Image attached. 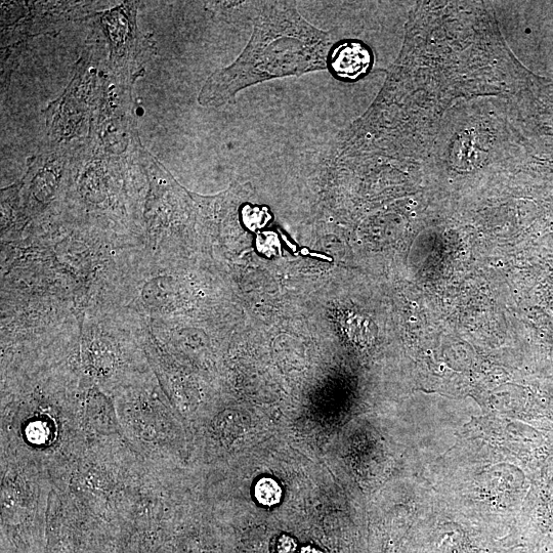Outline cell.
<instances>
[{
    "label": "cell",
    "instance_id": "6da1fadb",
    "mask_svg": "<svg viewBox=\"0 0 553 553\" xmlns=\"http://www.w3.org/2000/svg\"><path fill=\"white\" fill-rule=\"evenodd\" d=\"M331 36L309 23L289 2H271L255 21L236 61L211 74L200 91L203 107H221L252 85L327 70Z\"/></svg>",
    "mask_w": 553,
    "mask_h": 553
},
{
    "label": "cell",
    "instance_id": "7a4b0ae2",
    "mask_svg": "<svg viewBox=\"0 0 553 553\" xmlns=\"http://www.w3.org/2000/svg\"><path fill=\"white\" fill-rule=\"evenodd\" d=\"M126 4L102 16V25L110 41L113 62L125 67L134 58L138 46L137 7Z\"/></svg>",
    "mask_w": 553,
    "mask_h": 553
},
{
    "label": "cell",
    "instance_id": "3957f363",
    "mask_svg": "<svg viewBox=\"0 0 553 553\" xmlns=\"http://www.w3.org/2000/svg\"><path fill=\"white\" fill-rule=\"evenodd\" d=\"M372 63V53L363 42L345 39L332 45L327 70L337 80L355 82L370 72Z\"/></svg>",
    "mask_w": 553,
    "mask_h": 553
},
{
    "label": "cell",
    "instance_id": "277c9868",
    "mask_svg": "<svg viewBox=\"0 0 553 553\" xmlns=\"http://www.w3.org/2000/svg\"><path fill=\"white\" fill-rule=\"evenodd\" d=\"M255 496L261 503L271 506L280 501L281 489L275 481L264 479L255 487Z\"/></svg>",
    "mask_w": 553,
    "mask_h": 553
}]
</instances>
